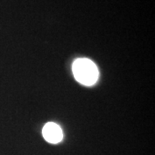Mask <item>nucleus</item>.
I'll use <instances>...</instances> for the list:
<instances>
[{"instance_id": "f257e3e1", "label": "nucleus", "mask_w": 155, "mask_h": 155, "mask_svg": "<svg viewBox=\"0 0 155 155\" xmlns=\"http://www.w3.org/2000/svg\"><path fill=\"white\" fill-rule=\"evenodd\" d=\"M72 72L78 82L84 85H92L98 78V70L89 59H78L72 65Z\"/></svg>"}, {"instance_id": "f03ea898", "label": "nucleus", "mask_w": 155, "mask_h": 155, "mask_svg": "<svg viewBox=\"0 0 155 155\" xmlns=\"http://www.w3.org/2000/svg\"><path fill=\"white\" fill-rule=\"evenodd\" d=\"M42 134L47 141L53 144L59 143L63 137V133L60 126L54 122H48L45 125L42 129Z\"/></svg>"}]
</instances>
